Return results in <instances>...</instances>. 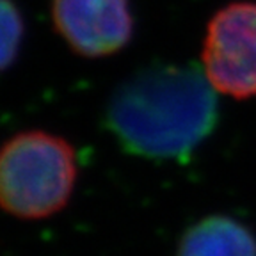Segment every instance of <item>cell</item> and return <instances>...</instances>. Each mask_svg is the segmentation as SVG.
<instances>
[{"instance_id": "7a4b0ae2", "label": "cell", "mask_w": 256, "mask_h": 256, "mask_svg": "<svg viewBox=\"0 0 256 256\" xmlns=\"http://www.w3.org/2000/svg\"><path fill=\"white\" fill-rule=\"evenodd\" d=\"M75 153L64 139L24 132L0 150V208L22 219H43L68 203Z\"/></svg>"}, {"instance_id": "8992f818", "label": "cell", "mask_w": 256, "mask_h": 256, "mask_svg": "<svg viewBox=\"0 0 256 256\" xmlns=\"http://www.w3.org/2000/svg\"><path fill=\"white\" fill-rule=\"evenodd\" d=\"M24 36L20 11L11 0H0V72L14 60Z\"/></svg>"}, {"instance_id": "277c9868", "label": "cell", "mask_w": 256, "mask_h": 256, "mask_svg": "<svg viewBox=\"0 0 256 256\" xmlns=\"http://www.w3.org/2000/svg\"><path fill=\"white\" fill-rule=\"evenodd\" d=\"M52 16L60 36L84 57L110 56L132 38L128 0H54Z\"/></svg>"}, {"instance_id": "3957f363", "label": "cell", "mask_w": 256, "mask_h": 256, "mask_svg": "<svg viewBox=\"0 0 256 256\" xmlns=\"http://www.w3.org/2000/svg\"><path fill=\"white\" fill-rule=\"evenodd\" d=\"M203 75L214 91L235 100L256 96V4L236 2L208 24Z\"/></svg>"}, {"instance_id": "6da1fadb", "label": "cell", "mask_w": 256, "mask_h": 256, "mask_svg": "<svg viewBox=\"0 0 256 256\" xmlns=\"http://www.w3.org/2000/svg\"><path fill=\"white\" fill-rule=\"evenodd\" d=\"M214 92L206 76L192 70H148L114 92L107 120L132 153L182 156L210 132L216 118Z\"/></svg>"}, {"instance_id": "5b68a950", "label": "cell", "mask_w": 256, "mask_h": 256, "mask_svg": "<svg viewBox=\"0 0 256 256\" xmlns=\"http://www.w3.org/2000/svg\"><path fill=\"white\" fill-rule=\"evenodd\" d=\"M176 256H256V238L238 220L210 216L185 233Z\"/></svg>"}]
</instances>
